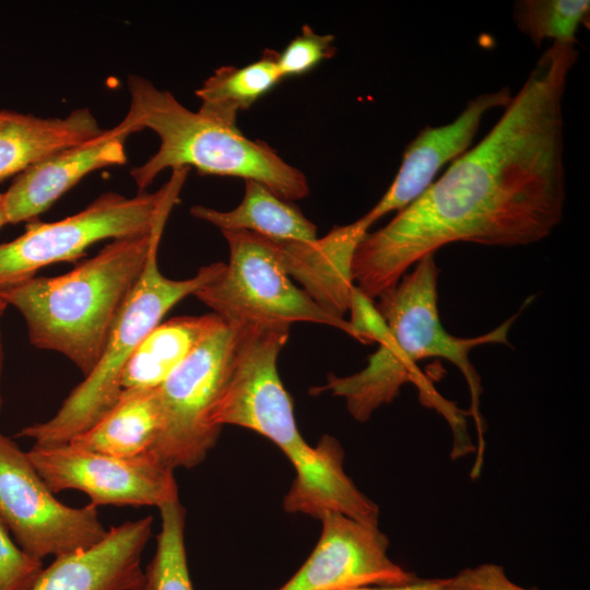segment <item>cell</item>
I'll return each instance as SVG.
<instances>
[{
  "mask_svg": "<svg viewBox=\"0 0 590 590\" xmlns=\"http://www.w3.org/2000/svg\"><path fill=\"white\" fill-rule=\"evenodd\" d=\"M278 54L266 49L258 60L241 68H217L196 91L201 101L198 111L224 125L236 126L240 111L251 107L283 80Z\"/></svg>",
  "mask_w": 590,
  "mask_h": 590,
  "instance_id": "obj_21",
  "label": "cell"
},
{
  "mask_svg": "<svg viewBox=\"0 0 590 590\" xmlns=\"http://www.w3.org/2000/svg\"><path fill=\"white\" fill-rule=\"evenodd\" d=\"M319 541L297 570L278 590H349L404 586L418 578L388 556L389 539L378 526L327 511Z\"/></svg>",
  "mask_w": 590,
  "mask_h": 590,
  "instance_id": "obj_12",
  "label": "cell"
},
{
  "mask_svg": "<svg viewBox=\"0 0 590 590\" xmlns=\"http://www.w3.org/2000/svg\"><path fill=\"white\" fill-rule=\"evenodd\" d=\"M349 311L352 338L362 343H380L388 333L387 323L379 312L373 298L365 295L357 286L354 287Z\"/></svg>",
  "mask_w": 590,
  "mask_h": 590,
  "instance_id": "obj_26",
  "label": "cell"
},
{
  "mask_svg": "<svg viewBox=\"0 0 590 590\" xmlns=\"http://www.w3.org/2000/svg\"><path fill=\"white\" fill-rule=\"evenodd\" d=\"M577 59L576 45L552 43L483 140L366 234L352 268L365 295L377 298L449 244L526 246L553 232L566 198L563 97Z\"/></svg>",
  "mask_w": 590,
  "mask_h": 590,
  "instance_id": "obj_1",
  "label": "cell"
},
{
  "mask_svg": "<svg viewBox=\"0 0 590 590\" xmlns=\"http://www.w3.org/2000/svg\"><path fill=\"white\" fill-rule=\"evenodd\" d=\"M349 590H456L453 578L418 579L415 582L394 587H363Z\"/></svg>",
  "mask_w": 590,
  "mask_h": 590,
  "instance_id": "obj_28",
  "label": "cell"
},
{
  "mask_svg": "<svg viewBox=\"0 0 590 590\" xmlns=\"http://www.w3.org/2000/svg\"><path fill=\"white\" fill-rule=\"evenodd\" d=\"M5 224H9V223H8V219H7L5 210H4L3 193H0V228L4 226Z\"/></svg>",
  "mask_w": 590,
  "mask_h": 590,
  "instance_id": "obj_29",
  "label": "cell"
},
{
  "mask_svg": "<svg viewBox=\"0 0 590 590\" xmlns=\"http://www.w3.org/2000/svg\"><path fill=\"white\" fill-rule=\"evenodd\" d=\"M152 523L151 516L123 522L90 548L56 557L30 590H141Z\"/></svg>",
  "mask_w": 590,
  "mask_h": 590,
  "instance_id": "obj_15",
  "label": "cell"
},
{
  "mask_svg": "<svg viewBox=\"0 0 590 590\" xmlns=\"http://www.w3.org/2000/svg\"><path fill=\"white\" fill-rule=\"evenodd\" d=\"M438 273L434 255H429L415 263L394 286L384 291L376 306L388 333L368 357L365 368L344 377L329 374L327 384L314 388L311 393L330 391L343 398L351 415L365 422L374 411L397 398L401 387L414 378L420 361L441 357L463 374L476 411L481 387L469 353L481 344H507V333L516 317L481 337L450 334L439 316Z\"/></svg>",
  "mask_w": 590,
  "mask_h": 590,
  "instance_id": "obj_3",
  "label": "cell"
},
{
  "mask_svg": "<svg viewBox=\"0 0 590 590\" xmlns=\"http://www.w3.org/2000/svg\"><path fill=\"white\" fill-rule=\"evenodd\" d=\"M158 509L156 551L144 571L141 590H193L185 547V508L178 499Z\"/></svg>",
  "mask_w": 590,
  "mask_h": 590,
  "instance_id": "obj_22",
  "label": "cell"
},
{
  "mask_svg": "<svg viewBox=\"0 0 590 590\" xmlns=\"http://www.w3.org/2000/svg\"><path fill=\"white\" fill-rule=\"evenodd\" d=\"M2 312H0L1 318ZM2 359H3V352H2V342H1V331H0V376H1V368H2ZM0 405H1V397H0Z\"/></svg>",
  "mask_w": 590,
  "mask_h": 590,
  "instance_id": "obj_30",
  "label": "cell"
},
{
  "mask_svg": "<svg viewBox=\"0 0 590 590\" xmlns=\"http://www.w3.org/2000/svg\"><path fill=\"white\" fill-rule=\"evenodd\" d=\"M0 518L20 547L37 559L90 548L108 533L97 506L74 508L60 503L26 452L1 433Z\"/></svg>",
  "mask_w": 590,
  "mask_h": 590,
  "instance_id": "obj_10",
  "label": "cell"
},
{
  "mask_svg": "<svg viewBox=\"0 0 590 590\" xmlns=\"http://www.w3.org/2000/svg\"><path fill=\"white\" fill-rule=\"evenodd\" d=\"M140 131L126 117L114 128L56 152L24 169L3 193L8 223L32 221L48 210L87 174L127 162L125 142Z\"/></svg>",
  "mask_w": 590,
  "mask_h": 590,
  "instance_id": "obj_13",
  "label": "cell"
},
{
  "mask_svg": "<svg viewBox=\"0 0 590 590\" xmlns=\"http://www.w3.org/2000/svg\"><path fill=\"white\" fill-rule=\"evenodd\" d=\"M223 320L215 314L186 316L158 323L122 368L120 396L158 388ZM120 398V397H119Z\"/></svg>",
  "mask_w": 590,
  "mask_h": 590,
  "instance_id": "obj_18",
  "label": "cell"
},
{
  "mask_svg": "<svg viewBox=\"0 0 590 590\" xmlns=\"http://www.w3.org/2000/svg\"><path fill=\"white\" fill-rule=\"evenodd\" d=\"M334 36L317 34L309 25L278 54V67L283 79L305 74L323 60L334 56Z\"/></svg>",
  "mask_w": 590,
  "mask_h": 590,
  "instance_id": "obj_24",
  "label": "cell"
},
{
  "mask_svg": "<svg viewBox=\"0 0 590 590\" xmlns=\"http://www.w3.org/2000/svg\"><path fill=\"white\" fill-rule=\"evenodd\" d=\"M290 327L237 324L228 375L211 421L220 428L236 425L269 438L295 469L290 494L302 502H315L341 486L344 451L328 435L312 447L298 430L292 399L278 371V357L288 340Z\"/></svg>",
  "mask_w": 590,
  "mask_h": 590,
  "instance_id": "obj_4",
  "label": "cell"
},
{
  "mask_svg": "<svg viewBox=\"0 0 590 590\" xmlns=\"http://www.w3.org/2000/svg\"><path fill=\"white\" fill-rule=\"evenodd\" d=\"M158 244L153 246L94 369L70 392L50 420L24 427L19 436L33 439L37 447H57L93 427L117 404L122 368L137 346L172 307L193 295L224 269L225 263L216 262L200 268L192 278L168 279L157 266Z\"/></svg>",
  "mask_w": 590,
  "mask_h": 590,
  "instance_id": "obj_6",
  "label": "cell"
},
{
  "mask_svg": "<svg viewBox=\"0 0 590 590\" xmlns=\"http://www.w3.org/2000/svg\"><path fill=\"white\" fill-rule=\"evenodd\" d=\"M162 426L157 388L120 396L93 427L68 444L76 449L118 458L150 453Z\"/></svg>",
  "mask_w": 590,
  "mask_h": 590,
  "instance_id": "obj_20",
  "label": "cell"
},
{
  "mask_svg": "<svg viewBox=\"0 0 590 590\" xmlns=\"http://www.w3.org/2000/svg\"><path fill=\"white\" fill-rule=\"evenodd\" d=\"M52 493L78 489L91 504L155 506L178 500L173 470L151 453L118 458L76 449L69 444L37 447L26 452Z\"/></svg>",
  "mask_w": 590,
  "mask_h": 590,
  "instance_id": "obj_11",
  "label": "cell"
},
{
  "mask_svg": "<svg viewBox=\"0 0 590 590\" xmlns=\"http://www.w3.org/2000/svg\"><path fill=\"white\" fill-rule=\"evenodd\" d=\"M371 224L363 215L357 221L334 226L310 241L278 243L283 267L303 291L331 316L344 319L352 293L353 258Z\"/></svg>",
  "mask_w": 590,
  "mask_h": 590,
  "instance_id": "obj_16",
  "label": "cell"
},
{
  "mask_svg": "<svg viewBox=\"0 0 590 590\" xmlns=\"http://www.w3.org/2000/svg\"><path fill=\"white\" fill-rule=\"evenodd\" d=\"M7 307V304L0 298V312H3Z\"/></svg>",
  "mask_w": 590,
  "mask_h": 590,
  "instance_id": "obj_31",
  "label": "cell"
},
{
  "mask_svg": "<svg viewBox=\"0 0 590 590\" xmlns=\"http://www.w3.org/2000/svg\"><path fill=\"white\" fill-rule=\"evenodd\" d=\"M237 324L223 321L157 388L162 426L150 453L174 470L201 463L221 428L212 411L228 375Z\"/></svg>",
  "mask_w": 590,
  "mask_h": 590,
  "instance_id": "obj_9",
  "label": "cell"
},
{
  "mask_svg": "<svg viewBox=\"0 0 590 590\" xmlns=\"http://www.w3.org/2000/svg\"><path fill=\"white\" fill-rule=\"evenodd\" d=\"M511 98L508 86L482 93L451 122L423 128L406 145L393 181L365 219L373 225L389 212L399 211L416 200L447 163L469 150L483 117L495 108H505Z\"/></svg>",
  "mask_w": 590,
  "mask_h": 590,
  "instance_id": "obj_14",
  "label": "cell"
},
{
  "mask_svg": "<svg viewBox=\"0 0 590 590\" xmlns=\"http://www.w3.org/2000/svg\"><path fill=\"white\" fill-rule=\"evenodd\" d=\"M42 570V559L17 546L0 518V590H30Z\"/></svg>",
  "mask_w": 590,
  "mask_h": 590,
  "instance_id": "obj_25",
  "label": "cell"
},
{
  "mask_svg": "<svg viewBox=\"0 0 590 590\" xmlns=\"http://www.w3.org/2000/svg\"><path fill=\"white\" fill-rule=\"evenodd\" d=\"M103 131L88 108L49 118L0 109V181Z\"/></svg>",
  "mask_w": 590,
  "mask_h": 590,
  "instance_id": "obj_17",
  "label": "cell"
},
{
  "mask_svg": "<svg viewBox=\"0 0 590 590\" xmlns=\"http://www.w3.org/2000/svg\"><path fill=\"white\" fill-rule=\"evenodd\" d=\"M229 261L194 296L227 324L311 322L352 335L347 320L317 305L286 273L276 241L246 231H222Z\"/></svg>",
  "mask_w": 590,
  "mask_h": 590,
  "instance_id": "obj_8",
  "label": "cell"
},
{
  "mask_svg": "<svg viewBox=\"0 0 590 590\" xmlns=\"http://www.w3.org/2000/svg\"><path fill=\"white\" fill-rule=\"evenodd\" d=\"M127 113L139 130L150 129L160 139L158 150L131 176L143 192L165 169L196 168L203 175L251 179L279 197L300 200L309 194L302 170L285 162L268 143L247 138L228 126L185 107L170 92L151 81L128 78Z\"/></svg>",
  "mask_w": 590,
  "mask_h": 590,
  "instance_id": "obj_5",
  "label": "cell"
},
{
  "mask_svg": "<svg viewBox=\"0 0 590 590\" xmlns=\"http://www.w3.org/2000/svg\"><path fill=\"white\" fill-rule=\"evenodd\" d=\"M166 220L150 233L113 239L66 274L34 276L1 292L0 298L21 312L35 347L62 354L85 377L98 363Z\"/></svg>",
  "mask_w": 590,
  "mask_h": 590,
  "instance_id": "obj_2",
  "label": "cell"
},
{
  "mask_svg": "<svg viewBox=\"0 0 590 590\" xmlns=\"http://www.w3.org/2000/svg\"><path fill=\"white\" fill-rule=\"evenodd\" d=\"M452 578L457 590H528L511 582L503 567L493 564L463 569Z\"/></svg>",
  "mask_w": 590,
  "mask_h": 590,
  "instance_id": "obj_27",
  "label": "cell"
},
{
  "mask_svg": "<svg viewBox=\"0 0 590 590\" xmlns=\"http://www.w3.org/2000/svg\"><path fill=\"white\" fill-rule=\"evenodd\" d=\"M241 202L229 211L194 205L192 216L222 231H246L278 243L310 241L317 227L290 201L263 184L247 179Z\"/></svg>",
  "mask_w": 590,
  "mask_h": 590,
  "instance_id": "obj_19",
  "label": "cell"
},
{
  "mask_svg": "<svg viewBox=\"0 0 590 590\" xmlns=\"http://www.w3.org/2000/svg\"><path fill=\"white\" fill-rule=\"evenodd\" d=\"M512 16L517 28L535 46L545 39L576 45L580 26H589V0H519Z\"/></svg>",
  "mask_w": 590,
  "mask_h": 590,
  "instance_id": "obj_23",
  "label": "cell"
},
{
  "mask_svg": "<svg viewBox=\"0 0 590 590\" xmlns=\"http://www.w3.org/2000/svg\"><path fill=\"white\" fill-rule=\"evenodd\" d=\"M188 170H173L170 179L153 193L128 198L106 192L63 220L28 223L21 236L0 245V293L34 278L46 266L82 257L101 240L150 233L168 217Z\"/></svg>",
  "mask_w": 590,
  "mask_h": 590,
  "instance_id": "obj_7",
  "label": "cell"
}]
</instances>
